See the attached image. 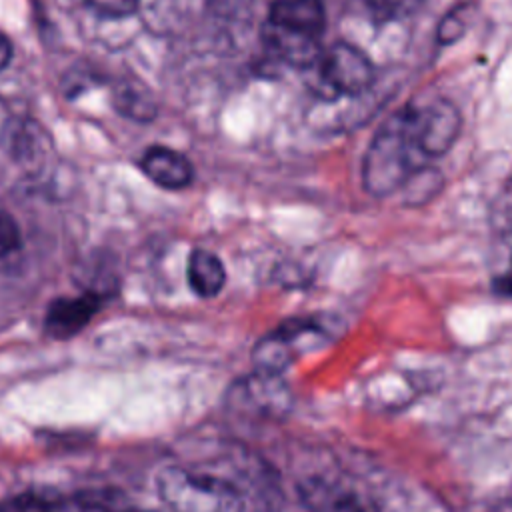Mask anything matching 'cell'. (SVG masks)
<instances>
[{
	"mask_svg": "<svg viewBox=\"0 0 512 512\" xmlns=\"http://www.w3.org/2000/svg\"><path fill=\"white\" fill-rule=\"evenodd\" d=\"M404 110L392 114L374 134L362 162V184L372 196H388L404 188L424 168Z\"/></svg>",
	"mask_w": 512,
	"mask_h": 512,
	"instance_id": "6da1fadb",
	"label": "cell"
},
{
	"mask_svg": "<svg viewBox=\"0 0 512 512\" xmlns=\"http://www.w3.org/2000/svg\"><path fill=\"white\" fill-rule=\"evenodd\" d=\"M158 494L170 512H244V498L230 482L178 466L158 474Z\"/></svg>",
	"mask_w": 512,
	"mask_h": 512,
	"instance_id": "7a4b0ae2",
	"label": "cell"
},
{
	"mask_svg": "<svg viewBox=\"0 0 512 512\" xmlns=\"http://www.w3.org/2000/svg\"><path fill=\"white\" fill-rule=\"evenodd\" d=\"M328 320L292 318L264 336L254 348V364L258 372L282 374L300 354L322 346L330 338Z\"/></svg>",
	"mask_w": 512,
	"mask_h": 512,
	"instance_id": "3957f363",
	"label": "cell"
},
{
	"mask_svg": "<svg viewBox=\"0 0 512 512\" xmlns=\"http://www.w3.org/2000/svg\"><path fill=\"white\" fill-rule=\"evenodd\" d=\"M410 134L426 160L450 150L460 132V112L446 98L412 102L402 108Z\"/></svg>",
	"mask_w": 512,
	"mask_h": 512,
	"instance_id": "277c9868",
	"label": "cell"
},
{
	"mask_svg": "<svg viewBox=\"0 0 512 512\" xmlns=\"http://www.w3.org/2000/svg\"><path fill=\"white\" fill-rule=\"evenodd\" d=\"M320 78L332 94L358 96L372 84L374 68L364 52L346 42H338L324 54Z\"/></svg>",
	"mask_w": 512,
	"mask_h": 512,
	"instance_id": "5b68a950",
	"label": "cell"
},
{
	"mask_svg": "<svg viewBox=\"0 0 512 512\" xmlns=\"http://www.w3.org/2000/svg\"><path fill=\"white\" fill-rule=\"evenodd\" d=\"M236 396L242 408L264 418L280 416L290 404V392L280 380V374H266L258 370L254 376L244 378L238 384Z\"/></svg>",
	"mask_w": 512,
	"mask_h": 512,
	"instance_id": "8992f818",
	"label": "cell"
},
{
	"mask_svg": "<svg viewBox=\"0 0 512 512\" xmlns=\"http://www.w3.org/2000/svg\"><path fill=\"white\" fill-rule=\"evenodd\" d=\"M266 24L320 40L326 28V10L322 0H276Z\"/></svg>",
	"mask_w": 512,
	"mask_h": 512,
	"instance_id": "52a82bcc",
	"label": "cell"
},
{
	"mask_svg": "<svg viewBox=\"0 0 512 512\" xmlns=\"http://www.w3.org/2000/svg\"><path fill=\"white\" fill-rule=\"evenodd\" d=\"M100 300L96 294L56 298L44 316V330L56 340L78 334L98 312Z\"/></svg>",
	"mask_w": 512,
	"mask_h": 512,
	"instance_id": "ba28073f",
	"label": "cell"
},
{
	"mask_svg": "<svg viewBox=\"0 0 512 512\" xmlns=\"http://www.w3.org/2000/svg\"><path fill=\"white\" fill-rule=\"evenodd\" d=\"M142 172L166 190L186 188L194 178V168L188 158L166 146H152L140 160Z\"/></svg>",
	"mask_w": 512,
	"mask_h": 512,
	"instance_id": "9c48e42d",
	"label": "cell"
},
{
	"mask_svg": "<svg viewBox=\"0 0 512 512\" xmlns=\"http://www.w3.org/2000/svg\"><path fill=\"white\" fill-rule=\"evenodd\" d=\"M188 284L200 298L216 296L226 284L222 260L204 248H196L188 258Z\"/></svg>",
	"mask_w": 512,
	"mask_h": 512,
	"instance_id": "30bf717a",
	"label": "cell"
},
{
	"mask_svg": "<svg viewBox=\"0 0 512 512\" xmlns=\"http://www.w3.org/2000/svg\"><path fill=\"white\" fill-rule=\"evenodd\" d=\"M44 130L32 122V120H24V118H12L0 136V142L4 146V150L18 162H30L32 158H36L42 150V142H44Z\"/></svg>",
	"mask_w": 512,
	"mask_h": 512,
	"instance_id": "8fae6325",
	"label": "cell"
},
{
	"mask_svg": "<svg viewBox=\"0 0 512 512\" xmlns=\"http://www.w3.org/2000/svg\"><path fill=\"white\" fill-rule=\"evenodd\" d=\"M0 512H58V504L40 494H18L0 502Z\"/></svg>",
	"mask_w": 512,
	"mask_h": 512,
	"instance_id": "7c38bea8",
	"label": "cell"
},
{
	"mask_svg": "<svg viewBox=\"0 0 512 512\" xmlns=\"http://www.w3.org/2000/svg\"><path fill=\"white\" fill-rule=\"evenodd\" d=\"M364 2L374 12V16L384 20H394V18H406L414 14L424 0H364Z\"/></svg>",
	"mask_w": 512,
	"mask_h": 512,
	"instance_id": "4fadbf2b",
	"label": "cell"
},
{
	"mask_svg": "<svg viewBox=\"0 0 512 512\" xmlns=\"http://www.w3.org/2000/svg\"><path fill=\"white\" fill-rule=\"evenodd\" d=\"M58 512H130V510H118L112 506L110 500H102L96 494H82L68 502L58 504Z\"/></svg>",
	"mask_w": 512,
	"mask_h": 512,
	"instance_id": "5bb4252c",
	"label": "cell"
},
{
	"mask_svg": "<svg viewBox=\"0 0 512 512\" xmlns=\"http://www.w3.org/2000/svg\"><path fill=\"white\" fill-rule=\"evenodd\" d=\"M20 246V232L14 218L0 210V258L12 254Z\"/></svg>",
	"mask_w": 512,
	"mask_h": 512,
	"instance_id": "9a60e30c",
	"label": "cell"
},
{
	"mask_svg": "<svg viewBox=\"0 0 512 512\" xmlns=\"http://www.w3.org/2000/svg\"><path fill=\"white\" fill-rule=\"evenodd\" d=\"M90 8H94L102 16L124 18L132 14L138 6V0H86Z\"/></svg>",
	"mask_w": 512,
	"mask_h": 512,
	"instance_id": "2e32d148",
	"label": "cell"
},
{
	"mask_svg": "<svg viewBox=\"0 0 512 512\" xmlns=\"http://www.w3.org/2000/svg\"><path fill=\"white\" fill-rule=\"evenodd\" d=\"M496 290L506 296V298H512V264L510 268L496 280Z\"/></svg>",
	"mask_w": 512,
	"mask_h": 512,
	"instance_id": "e0dca14e",
	"label": "cell"
},
{
	"mask_svg": "<svg viewBox=\"0 0 512 512\" xmlns=\"http://www.w3.org/2000/svg\"><path fill=\"white\" fill-rule=\"evenodd\" d=\"M10 56H12V46H10L8 38L0 32V70L8 64Z\"/></svg>",
	"mask_w": 512,
	"mask_h": 512,
	"instance_id": "ac0fdd59",
	"label": "cell"
}]
</instances>
